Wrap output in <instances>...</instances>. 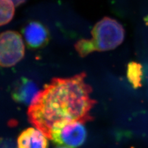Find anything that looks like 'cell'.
Masks as SVG:
<instances>
[{
    "instance_id": "obj_1",
    "label": "cell",
    "mask_w": 148,
    "mask_h": 148,
    "mask_svg": "<svg viewBox=\"0 0 148 148\" xmlns=\"http://www.w3.org/2000/svg\"><path fill=\"white\" fill-rule=\"evenodd\" d=\"M86 73L69 78H54L38 92L27 112L30 122L51 139L53 129L65 123H85L96 101L85 81Z\"/></svg>"
},
{
    "instance_id": "obj_2",
    "label": "cell",
    "mask_w": 148,
    "mask_h": 148,
    "mask_svg": "<svg viewBox=\"0 0 148 148\" xmlns=\"http://www.w3.org/2000/svg\"><path fill=\"white\" fill-rule=\"evenodd\" d=\"M91 34V40L98 51H107L115 49L123 43L125 36L122 25L108 17H105L97 22Z\"/></svg>"
},
{
    "instance_id": "obj_3",
    "label": "cell",
    "mask_w": 148,
    "mask_h": 148,
    "mask_svg": "<svg viewBox=\"0 0 148 148\" xmlns=\"http://www.w3.org/2000/svg\"><path fill=\"white\" fill-rule=\"evenodd\" d=\"M25 45L22 36L17 32H4L0 37V64L3 67L15 66L24 58Z\"/></svg>"
},
{
    "instance_id": "obj_4",
    "label": "cell",
    "mask_w": 148,
    "mask_h": 148,
    "mask_svg": "<svg viewBox=\"0 0 148 148\" xmlns=\"http://www.w3.org/2000/svg\"><path fill=\"white\" fill-rule=\"evenodd\" d=\"M86 138V130L83 123L73 122L53 129L50 140L56 145L76 148L82 146Z\"/></svg>"
},
{
    "instance_id": "obj_5",
    "label": "cell",
    "mask_w": 148,
    "mask_h": 148,
    "mask_svg": "<svg viewBox=\"0 0 148 148\" xmlns=\"http://www.w3.org/2000/svg\"><path fill=\"white\" fill-rule=\"evenodd\" d=\"M27 46L31 49H38L48 43L49 35L47 29L41 23L32 21L23 30Z\"/></svg>"
},
{
    "instance_id": "obj_6",
    "label": "cell",
    "mask_w": 148,
    "mask_h": 148,
    "mask_svg": "<svg viewBox=\"0 0 148 148\" xmlns=\"http://www.w3.org/2000/svg\"><path fill=\"white\" fill-rule=\"evenodd\" d=\"M44 134L38 129L29 128L23 131L17 140L18 148H48L49 143Z\"/></svg>"
},
{
    "instance_id": "obj_7",
    "label": "cell",
    "mask_w": 148,
    "mask_h": 148,
    "mask_svg": "<svg viewBox=\"0 0 148 148\" xmlns=\"http://www.w3.org/2000/svg\"><path fill=\"white\" fill-rule=\"evenodd\" d=\"M38 92L35 83L28 78H23L13 90L12 95L13 99L18 103L31 104Z\"/></svg>"
},
{
    "instance_id": "obj_8",
    "label": "cell",
    "mask_w": 148,
    "mask_h": 148,
    "mask_svg": "<svg viewBox=\"0 0 148 148\" xmlns=\"http://www.w3.org/2000/svg\"><path fill=\"white\" fill-rule=\"evenodd\" d=\"M127 75L128 81L135 88L141 87L143 75L141 64L135 61L130 62L127 66Z\"/></svg>"
},
{
    "instance_id": "obj_9",
    "label": "cell",
    "mask_w": 148,
    "mask_h": 148,
    "mask_svg": "<svg viewBox=\"0 0 148 148\" xmlns=\"http://www.w3.org/2000/svg\"><path fill=\"white\" fill-rule=\"evenodd\" d=\"M15 6L12 0H0V24L1 26L8 24L12 21L14 16Z\"/></svg>"
},
{
    "instance_id": "obj_10",
    "label": "cell",
    "mask_w": 148,
    "mask_h": 148,
    "mask_svg": "<svg viewBox=\"0 0 148 148\" xmlns=\"http://www.w3.org/2000/svg\"><path fill=\"white\" fill-rule=\"evenodd\" d=\"M75 48L81 57H85L96 51L95 45L91 39H82L78 41L75 44Z\"/></svg>"
},
{
    "instance_id": "obj_11",
    "label": "cell",
    "mask_w": 148,
    "mask_h": 148,
    "mask_svg": "<svg viewBox=\"0 0 148 148\" xmlns=\"http://www.w3.org/2000/svg\"><path fill=\"white\" fill-rule=\"evenodd\" d=\"M27 0H12V1L15 4L16 6H18L22 5L26 2Z\"/></svg>"
},
{
    "instance_id": "obj_12",
    "label": "cell",
    "mask_w": 148,
    "mask_h": 148,
    "mask_svg": "<svg viewBox=\"0 0 148 148\" xmlns=\"http://www.w3.org/2000/svg\"><path fill=\"white\" fill-rule=\"evenodd\" d=\"M57 148H69V147H57Z\"/></svg>"
}]
</instances>
